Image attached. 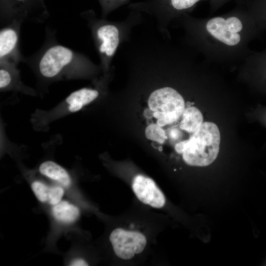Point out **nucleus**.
Masks as SVG:
<instances>
[{
  "label": "nucleus",
  "mask_w": 266,
  "mask_h": 266,
  "mask_svg": "<svg viewBox=\"0 0 266 266\" xmlns=\"http://www.w3.org/2000/svg\"><path fill=\"white\" fill-rule=\"evenodd\" d=\"M30 62L39 79L47 83L85 78L101 70L85 55L57 43L46 45Z\"/></svg>",
  "instance_id": "f257e3e1"
},
{
  "label": "nucleus",
  "mask_w": 266,
  "mask_h": 266,
  "mask_svg": "<svg viewBox=\"0 0 266 266\" xmlns=\"http://www.w3.org/2000/svg\"><path fill=\"white\" fill-rule=\"evenodd\" d=\"M136 14L132 13L121 21L99 19L93 15L85 17L100 58V66L104 73L112 68L111 64L121 45L130 39L136 27L144 22Z\"/></svg>",
  "instance_id": "f03ea898"
},
{
  "label": "nucleus",
  "mask_w": 266,
  "mask_h": 266,
  "mask_svg": "<svg viewBox=\"0 0 266 266\" xmlns=\"http://www.w3.org/2000/svg\"><path fill=\"white\" fill-rule=\"evenodd\" d=\"M183 159L192 166H205L217 158L220 143L218 126L209 122L202 123L190 137L185 140Z\"/></svg>",
  "instance_id": "7ed1b4c3"
},
{
  "label": "nucleus",
  "mask_w": 266,
  "mask_h": 266,
  "mask_svg": "<svg viewBox=\"0 0 266 266\" xmlns=\"http://www.w3.org/2000/svg\"><path fill=\"white\" fill-rule=\"evenodd\" d=\"M100 91L97 88L84 87L67 96L60 103L48 110H36L31 121L37 130H46L52 122L77 112L97 99Z\"/></svg>",
  "instance_id": "20e7f679"
},
{
  "label": "nucleus",
  "mask_w": 266,
  "mask_h": 266,
  "mask_svg": "<svg viewBox=\"0 0 266 266\" xmlns=\"http://www.w3.org/2000/svg\"><path fill=\"white\" fill-rule=\"evenodd\" d=\"M148 104L153 116L157 119V124L161 127L178 121L185 109L182 96L168 86L153 90L149 96Z\"/></svg>",
  "instance_id": "39448f33"
},
{
  "label": "nucleus",
  "mask_w": 266,
  "mask_h": 266,
  "mask_svg": "<svg viewBox=\"0 0 266 266\" xmlns=\"http://www.w3.org/2000/svg\"><path fill=\"white\" fill-rule=\"evenodd\" d=\"M115 255L123 260H130L144 249L146 238L142 233L122 228L114 229L109 235Z\"/></svg>",
  "instance_id": "423d86ee"
},
{
  "label": "nucleus",
  "mask_w": 266,
  "mask_h": 266,
  "mask_svg": "<svg viewBox=\"0 0 266 266\" xmlns=\"http://www.w3.org/2000/svg\"><path fill=\"white\" fill-rule=\"evenodd\" d=\"M23 21L14 19L0 31V62L18 65L23 58L19 51V39Z\"/></svg>",
  "instance_id": "0eeeda50"
},
{
  "label": "nucleus",
  "mask_w": 266,
  "mask_h": 266,
  "mask_svg": "<svg viewBox=\"0 0 266 266\" xmlns=\"http://www.w3.org/2000/svg\"><path fill=\"white\" fill-rule=\"evenodd\" d=\"M132 189L137 198L142 203L156 208L163 207L166 199L161 190L152 179L142 175L135 176Z\"/></svg>",
  "instance_id": "6e6552de"
},
{
  "label": "nucleus",
  "mask_w": 266,
  "mask_h": 266,
  "mask_svg": "<svg viewBox=\"0 0 266 266\" xmlns=\"http://www.w3.org/2000/svg\"><path fill=\"white\" fill-rule=\"evenodd\" d=\"M17 65L7 62H0V91H16L34 95L35 92L21 81Z\"/></svg>",
  "instance_id": "1a4fd4ad"
},
{
  "label": "nucleus",
  "mask_w": 266,
  "mask_h": 266,
  "mask_svg": "<svg viewBox=\"0 0 266 266\" xmlns=\"http://www.w3.org/2000/svg\"><path fill=\"white\" fill-rule=\"evenodd\" d=\"M206 29L213 37L226 45H235L240 42V35L230 32L226 27L225 19L222 17L210 19L206 24Z\"/></svg>",
  "instance_id": "9d476101"
},
{
  "label": "nucleus",
  "mask_w": 266,
  "mask_h": 266,
  "mask_svg": "<svg viewBox=\"0 0 266 266\" xmlns=\"http://www.w3.org/2000/svg\"><path fill=\"white\" fill-rule=\"evenodd\" d=\"M31 187L38 200L53 206L61 201L65 193L61 185L49 186L38 180L33 181Z\"/></svg>",
  "instance_id": "9b49d317"
},
{
  "label": "nucleus",
  "mask_w": 266,
  "mask_h": 266,
  "mask_svg": "<svg viewBox=\"0 0 266 266\" xmlns=\"http://www.w3.org/2000/svg\"><path fill=\"white\" fill-rule=\"evenodd\" d=\"M38 170L41 174L63 187H68L71 183L70 176L67 170L53 161L43 162L39 166Z\"/></svg>",
  "instance_id": "f8f14e48"
},
{
  "label": "nucleus",
  "mask_w": 266,
  "mask_h": 266,
  "mask_svg": "<svg viewBox=\"0 0 266 266\" xmlns=\"http://www.w3.org/2000/svg\"><path fill=\"white\" fill-rule=\"evenodd\" d=\"M52 213L56 220L68 224L77 219L80 215V211L75 205L66 200H61L53 205Z\"/></svg>",
  "instance_id": "ddd939ff"
},
{
  "label": "nucleus",
  "mask_w": 266,
  "mask_h": 266,
  "mask_svg": "<svg viewBox=\"0 0 266 266\" xmlns=\"http://www.w3.org/2000/svg\"><path fill=\"white\" fill-rule=\"evenodd\" d=\"M179 128L189 133H193L203 123V115L195 106L185 108L181 115Z\"/></svg>",
  "instance_id": "4468645a"
},
{
  "label": "nucleus",
  "mask_w": 266,
  "mask_h": 266,
  "mask_svg": "<svg viewBox=\"0 0 266 266\" xmlns=\"http://www.w3.org/2000/svg\"><path fill=\"white\" fill-rule=\"evenodd\" d=\"M145 133L147 139L161 144L164 143L167 138L166 132L157 124L148 126Z\"/></svg>",
  "instance_id": "2eb2a0df"
},
{
  "label": "nucleus",
  "mask_w": 266,
  "mask_h": 266,
  "mask_svg": "<svg viewBox=\"0 0 266 266\" xmlns=\"http://www.w3.org/2000/svg\"><path fill=\"white\" fill-rule=\"evenodd\" d=\"M225 25L227 30L232 33H238L242 29L241 22L235 17H231L226 19Z\"/></svg>",
  "instance_id": "dca6fc26"
},
{
  "label": "nucleus",
  "mask_w": 266,
  "mask_h": 266,
  "mask_svg": "<svg viewBox=\"0 0 266 266\" xmlns=\"http://www.w3.org/2000/svg\"><path fill=\"white\" fill-rule=\"evenodd\" d=\"M200 0H170L171 7L175 10H181L193 6Z\"/></svg>",
  "instance_id": "f3484780"
},
{
  "label": "nucleus",
  "mask_w": 266,
  "mask_h": 266,
  "mask_svg": "<svg viewBox=\"0 0 266 266\" xmlns=\"http://www.w3.org/2000/svg\"><path fill=\"white\" fill-rule=\"evenodd\" d=\"M180 128H172L170 129L167 133H166L167 137H168L171 140H176L179 139L182 136V132Z\"/></svg>",
  "instance_id": "a211bd4d"
},
{
  "label": "nucleus",
  "mask_w": 266,
  "mask_h": 266,
  "mask_svg": "<svg viewBox=\"0 0 266 266\" xmlns=\"http://www.w3.org/2000/svg\"><path fill=\"white\" fill-rule=\"evenodd\" d=\"M70 266H88V263L83 259H76L73 260L71 263Z\"/></svg>",
  "instance_id": "6ab92c4d"
},
{
  "label": "nucleus",
  "mask_w": 266,
  "mask_h": 266,
  "mask_svg": "<svg viewBox=\"0 0 266 266\" xmlns=\"http://www.w3.org/2000/svg\"><path fill=\"white\" fill-rule=\"evenodd\" d=\"M18 0L19 1H25V0Z\"/></svg>",
  "instance_id": "aec40b11"
},
{
  "label": "nucleus",
  "mask_w": 266,
  "mask_h": 266,
  "mask_svg": "<svg viewBox=\"0 0 266 266\" xmlns=\"http://www.w3.org/2000/svg\"><path fill=\"white\" fill-rule=\"evenodd\" d=\"M121 1H125L126 0H120Z\"/></svg>",
  "instance_id": "412c9836"
}]
</instances>
